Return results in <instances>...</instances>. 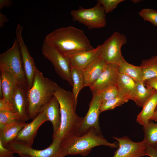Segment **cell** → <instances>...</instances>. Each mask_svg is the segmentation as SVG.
<instances>
[{
  "label": "cell",
  "mask_w": 157,
  "mask_h": 157,
  "mask_svg": "<svg viewBox=\"0 0 157 157\" xmlns=\"http://www.w3.org/2000/svg\"><path fill=\"white\" fill-rule=\"evenodd\" d=\"M43 110L46 112L48 121L51 123L53 133L59 129L60 124L61 117L59 103L54 96L46 105Z\"/></svg>",
  "instance_id": "21"
},
{
  "label": "cell",
  "mask_w": 157,
  "mask_h": 157,
  "mask_svg": "<svg viewBox=\"0 0 157 157\" xmlns=\"http://www.w3.org/2000/svg\"><path fill=\"white\" fill-rule=\"evenodd\" d=\"M147 156L151 157H157V150L151 147H147Z\"/></svg>",
  "instance_id": "37"
},
{
  "label": "cell",
  "mask_w": 157,
  "mask_h": 157,
  "mask_svg": "<svg viewBox=\"0 0 157 157\" xmlns=\"http://www.w3.org/2000/svg\"><path fill=\"white\" fill-rule=\"evenodd\" d=\"M98 92L101 96L102 102L113 99L118 96L116 85Z\"/></svg>",
  "instance_id": "31"
},
{
  "label": "cell",
  "mask_w": 157,
  "mask_h": 157,
  "mask_svg": "<svg viewBox=\"0 0 157 157\" xmlns=\"http://www.w3.org/2000/svg\"><path fill=\"white\" fill-rule=\"evenodd\" d=\"M119 64L107 63L97 80L89 88L92 92L99 91L116 85L119 74Z\"/></svg>",
  "instance_id": "15"
},
{
  "label": "cell",
  "mask_w": 157,
  "mask_h": 157,
  "mask_svg": "<svg viewBox=\"0 0 157 157\" xmlns=\"http://www.w3.org/2000/svg\"><path fill=\"white\" fill-rule=\"evenodd\" d=\"M136 94L133 100L138 106L143 107L151 96L154 89L145 88L143 81L136 82Z\"/></svg>",
  "instance_id": "26"
},
{
  "label": "cell",
  "mask_w": 157,
  "mask_h": 157,
  "mask_svg": "<svg viewBox=\"0 0 157 157\" xmlns=\"http://www.w3.org/2000/svg\"><path fill=\"white\" fill-rule=\"evenodd\" d=\"M140 66L142 71L143 81L157 77V55L142 60Z\"/></svg>",
  "instance_id": "25"
},
{
  "label": "cell",
  "mask_w": 157,
  "mask_h": 157,
  "mask_svg": "<svg viewBox=\"0 0 157 157\" xmlns=\"http://www.w3.org/2000/svg\"><path fill=\"white\" fill-rule=\"evenodd\" d=\"M48 121L45 110L39 113L31 122L27 123L20 131L15 141L24 143L32 147L33 140L40 127Z\"/></svg>",
  "instance_id": "14"
},
{
  "label": "cell",
  "mask_w": 157,
  "mask_h": 157,
  "mask_svg": "<svg viewBox=\"0 0 157 157\" xmlns=\"http://www.w3.org/2000/svg\"><path fill=\"white\" fill-rule=\"evenodd\" d=\"M143 82L145 87L154 89L157 91V77L144 80Z\"/></svg>",
  "instance_id": "35"
},
{
  "label": "cell",
  "mask_w": 157,
  "mask_h": 157,
  "mask_svg": "<svg viewBox=\"0 0 157 157\" xmlns=\"http://www.w3.org/2000/svg\"><path fill=\"white\" fill-rule=\"evenodd\" d=\"M106 63L100 57L83 71L85 80L84 87L86 86L90 87L97 80L104 71Z\"/></svg>",
  "instance_id": "19"
},
{
  "label": "cell",
  "mask_w": 157,
  "mask_h": 157,
  "mask_svg": "<svg viewBox=\"0 0 157 157\" xmlns=\"http://www.w3.org/2000/svg\"><path fill=\"white\" fill-rule=\"evenodd\" d=\"M3 97L11 102L15 90L19 83L16 78L8 71L0 66Z\"/></svg>",
  "instance_id": "18"
},
{
  "label": "cell",
  "mask_w": 157,
  "mask_h": 157,
  "mask_svg": "<svg viewBox=\"0 0 157 157\" xmlns=\"http://www.w3.org/2000/svg\"><path fill=\"white\" fill-rule=\"evenodd\" d=\"M92 97L90 102L88 110L83 119L81 125L74 135L79 136L94 128L101 131L99 121L100 109L102 103L101 96L98 91L92 92Z\"/></svg>",
  "instance_id": "10"
},
{
  "label": "cell",
  "mask_w": 157,
  "mask_h": 157,
  "mask_svg": "<svg viewBox=\"0 0 157 157\" xmlns=\"http://www.w3.org/2000/svg\"><path fill=\"white\" fill-rule=\"evenodd\" d=\"M104 145L111 148H117L116 142H108L101 131L94 128L90 129L85 134L79 136L73 135L61 141L60 154L61 157L68 155H87L93 148Z\"/></svg>",
  "instance_id": "4"
},
{
  "label": "cell",
  "mask_w": 157,
  "mask_h": 157,
  "mask_svg": "<svg viewBox=\"0 0 157 157\" xmlns=\"http://www.w3.org/2000/svg\"><path fill=\"white\" fill-rule=\"evenodd\" d=\"M42 52L44 57L52 63L58 75L72 86L71 75L72 67L68 58L45 40L42 45Z\"/></svg>",
  "instance_id": "7"
},
{
  "label": "cell",
  "mask_w": 157,
  "mask_h": 157,
  "mask_svg": "<svg viewBox=\"0 0 157 157\" xmlns=\"http://www.w3.org/2000/svg\"><path fill=\"white\" fill-rule=\"evenodd\" d=\"M64 54L93 49L83 31L72 26L56 29L44 40Z\"/></svg>",
  "instance_id": "1"
},
{
  "label": "cell",
  "mask_w": 157,
  "mask_h": 157,
  "mask_svg": "<svg viewBox=\"0 0 157 157\" xmlns=\"http://www.w3.org/2000/svg\"><path fill=\"white\" fill-rule=\"evenodd\" d=\"M0 66L10 72L20 84L27 89L19 44L17 38L10 48L0 54Z\"/></svg>",
  "instance_id": "5"
},
{
  "label": "cell",
  "mask_w": 157,
  "mask_h": 157,
  "mask_svg": "<svg viewBox=\"0 0 157 157\" xmlns=\"http://www.w3.org/2000/svg\"><path fill=\"white\" fill-rule=\"evenodd\" d=\"M124 0H98L97 3L103 7L106 13H108L115 9L120 3Z\"/></svg>",
  "instance_id": "32"
},
{
  "label": "cell",
  "mask_w": 157,
  "mask_h": 157,
  "mask_svg": "<svg viewBox=\"0 0 157 157\" xmlns=\"http://www.w3.org/2000/svg\"><path fill=\"white\" fill-rule=\"evenodd\" d=\"M143 126L144 132L143 141L147 147L157 150V123L150 120Z\"/></svg>",
  "instance_id": "24"
},
{
  "label": "cell",
  "mask_w": 157,
  "mask_h": 157,
  "mask_svg": "<svg viewBox=\"0 0 157 157\" xmlns=\"http://www.w3.org/2000/svg\"><path fill=\"white\" fill-rule=\"evenodd\" d=\"M58 86L36 69L32 85L27 91V110L30 119H33L43 111L54 96Z\"/></svg>",
  "instance_id": "3"
},
{
  "label": "cell",
  "mask_w": 157,
  "mask_h": 157,
  "mask_svg": "<svg viewBox=\"0 0 157 157\" xmlns=\"http://www.w3.org/2000/svg\"><path fill=\"white\" fill-rule=\"evenodd\" d=\"M118 142V148L113 157H141L147 156V147L142 141L135 142L128 137H113Z\"/></svg>",
  "instance_id": "11"
},
{
  "label": "cell",
  "mask_w": 157,
  "mask_h": 157,
  "mask_svg": "<svg viewBox=\"0 0 157 157\" xmlns=\"http://www.w3.org/2000/svg\"><path fill=\"white\" fill-rule=\"evenodd\" d=\"M54 96L59 103L61 122L57 131L53 135V139L57 138L61 141L74 135L79 127L83 117L76 113L77 104L72 92L66 91L59 86Z\"/></svg>",
  "instance_id": "2"
},
{
  "label": "cell",
  "mask_w": 157,
  "mask_h": 157,
  "mask_svg": "<svg viewBox=\"0 0 157 157\" xmlns=\"http://www.w3.org/2000/svg\"><path fill=\"white\" fill-rule=\"evenodd\" d=\"M23 27L18 24L15 31L16 38L20 47L24 73L26 78L27 90L32 85L37 67L33 58L23 39L22 32Z\"/></svg>",
  "instance_id": "12"
},
{
  "label": "cell",
  "mask_w": 157,
  "mask_h": 157,
  "mask_svg": "<svg viewBox=\"0 0 157 157\" xmlns=\"http://www.w3.org/2000/svg\"><path fill=\"white\" fill-rule=\"evenodd\" d=\"M102 45H98L90 50L81 51L63 54L69 59L72 68L83 71L100 57Z\"/></svg>",
  "instance_id": "13"
},
{
  "label": "cell",
  "mask_w": 157,
  "mask_h": 157,
  "mask_svg": "<svg viewBox=\"0 0 157 157\" xmlns=\"http://www.w3.org/2000/svg\"><path fill=\"white\" fill-rule=\"evenodd\" d=\"M13 105L10 101L3 97L0 99V110H8L13 112Z\"/></svg>",
  "instance_id": "33"
},
{
  "label": "cell",
  "mask_w": 157,
  "mask_h": 157,
  "mask_svg": "<svg viewBox=\"0 0 157 157\" xmlns=\"http://www.w3.org/2000/svg\"><path fill=\"white\" fill-rule=\"evenodd\" d=\"M13 3V2L10 0H0V10L4 7H8L10 6Z\"/></svg>",
  "instance_id": "36"
},
{
  "label": "cell",
  "mask_w": 157,
  "mask_h": 157,
  "mask_svg": "<svg viewBox=\"0 0 157 157\" xmlns=\"http://www.w3.org/2000/svg\"><path fill=\"white\" fill-rule=\"evenodd\" d=\"M8 21V19L6 16L0 13V28L3 27L5 23Z\"/></svg>",
  "instance_id": "38"
},
{
  "label": "cell",
  "mask_w": 157,
  "mask_h": 157,
  "mask_svg": "<svg viewBox=\"0 0 157 157\" xmlns=\"http://www.w3.org/2000/svg\"><path fill=\"white\" fill-rule=\"evenodd\" d=\"M140 16L144 21H148L154 25L157 26V11L149 8H144L138 13Z\"/></svg>",
  "instance_id": "30"
},
{
  "label": "cell",
  "mask_w": 157,
  "mask_h": 157,
  "mask_svg": "<svg viewBox=\"0 0 157 157\" xmlns=\"http://www.w3.org/2000/svg\"><path fill=\"white\" fill-rule=\"evenodd\" d=\"M27 123L17 120L0 128V141L6 146L14 141L22 129Z\"/></svg>",
  "instance_id": "20"
},
{
  "label": "cell",
  "mask_w": 157,
  "mask_h": 157,
  "mask_svg": "<svg viewBox=\"0 0 157 157\" xmlns=\"http://www.w3.org/2000/svg\"><path fill=\"white\" fill-rule=\"evenodd\" d=\"M20 116L16 112L11 111L0 110V128L17 120Z\"/></svg>",
  "instance_id": "29"
},
{
  "label": "cell",
  "mask_w": 157,
  "mask_h": 157,
  "mask_svg": "<svg viewBox=\"0 0 157 157\" xmlns=\"http://www.w3.org/2000/svg\"><path fill=\"white\" fill-rule=\"evenodd\" d=\"M151 120H154L157 122V109L155 111L154 114L150 119Z\"/></svg>",
  "instance_id": "39"
},
{
  "label": "cell",
  "mask_w": 157,
  "mask_h": 157,
  "mask_svg": "<svg viewBox=\"0 0 157 157\" xmlns=\"http://www.w3.org/2000/svg\"><path fill=\"white\" fill-rule=\"evenodd\" d=\"M127 42V38L124 34L114 32L102 44L100 57L106 63L119 64L125 60L121 49Z\"/></svg>",
  "instance_id": "8"
},
{
  "label": "cell",
  "mask_w": 157,
  "mask_h": 157,
  "mask_svg": "<svg viewBox=\"0 0 157 157\" xmlns=\"http://www.w3.org/2000/svg\"><path fill=\"white\" fill-rule=\"evenodd\" d=\"M27 90L26 88L18 84L15 90L11 101L13 112L19 115V121L24 122L30 119L27 110Z\"/></svg>",
  "instance_id": "16"
},
{
  "label": "cell",
  "mask_w": 157,
  "mask_h": 157,
  "mask_svg": "<svg viewBox=\"0 0 157 157\" xmlns=\"http://www.w3.org/2000/svg\"><path fill=\"white\" fill-rule=\"evenodd\" d=\"M19 155L20 157H30L27 155L22 154H19Z\"/></svg>",
  "instance_id": "40"
},
{
  "label": "cell",
  "mask_w": 157,
  "mask_h": 157,
  "mask_svg": "<svg viewBox=\"0 0 157 157\" xmlns=\"http://www.w3.org/2000/svg\"><path fill=\"white\" fill-rule=\"evenodd\" d=\"M13 152L0 141V157H13Z\"/></svg>",
  "instance_id": "34"
},
{
  "label": "cell",
  "mask_w": 157,
  "mask_h": 157,
  "mask_svg": "<svg viewBox=\"0 0 157 157\" xmlns=\"http://www.w3.org/2000/svg\"><path fill=\"white\" fill-rule=\"evenodd\" d=\"M71 77L73 83V93L75 103L77 104V98L79 92L84 87V76L83 71L72 68Z\"/></svg>",
  "instance_id": "27"
},
{
  "label": "cell",
  "mask_w": 157,
  "mask_h": 157,
  "mask_svg": "<svg viewBox=\"0 0 157 157\" xmlns=\"http://www.w3.org/2000/svg\"><path fill=\"white\" fill-rule=\"evenodd\" d=\"M134 3H138V2H139L141 1L140 0H134L131 1Z\"/></svg>",
  "instance_id": "41"
},
{
  "label": "cell",
  "mask_w": 157,
  "mask_h": 157,
  "mask_svg": "<svg viewBox=\"0 0 157 157\" xmlns=\"http://www.w3.org/2000/svg\"><path fill=\"white\" fill-rule=\"evenodd\" d=\"M129 100V99L127 98L118 95L113 99L103 102L101 105L100 113L106 110L113 109L116 107L121 106L127 102Z\"/></svg>",
  "instance_id": "28"
},
{
  "label": "cell",
  "mask_w": 157,
  "mask_h": 157,
  "mask_svg": "<svg viewBox=\"0 0 157 157\" xmlns=\"http://www.w3.org/2000/svg\"><path fill=\"white\" fill-rule=\"evenodd\" d=\"M61 142L58 139H53L51 144L42 150L35 149L24 143L15 140L8 143L6 146L14 154H23L30 157H61Z\"/></svg>",
  "instance_id": "9"
},
{
  "label": "cell",
  "mask_w": 157,
  "mask_h": 157,
  "mask_svg": "<svg viewBox=\"0 0 157 157\" xmlns=\"http://www.w3.org/2000/svg\"><path fill=\"white\" fill-rule=\"evenodd\" d=\"M116 85L118 95L133 101L136 94V82L131 77L119 73Z\"/></svg>",
  "instance_id": "17"
},
{
  "label": "cell",
  "mask_w": 157,
  "mask_h": 157,
  "mask_svg": "<svg viewBox=\"0 0 157 157\" xmlns=\"http://www.w3.org/2000/svg\"><path fill=\"white\" fill-rule=\"evenodd\" d=\"M70 13L73 21L83 24L89 29L103 28L106 24V13L97 3L89 8L80 6L78 9L71 10Z\"/></svg>",
  "instance_id": "6"
},
{
  "label": "cell",
  "mask_w": 157,
  "mask_h": 157,
  "mask_svg": "<svg viewBox=\"0 0 157 157\" xmlns=\"http://www.w3.org/2000/svg\"><path fill=\"white\" fill-rule=\"evenodd\" d=\"M118 71L130 77L135 82L143 81V75L140 66L130 64L125 60L119 64Z\"/></svg>",
  "instance_id": "23"
},
{
  "label": "cell",
  "mask_w": 157,
  "mask_h": 157,
  "mask_svg": "<svg viewBox=\"0 0 157 157\" xmlns=\"http://www.w3.org/2000/svg\"><path fill=\"white\" fill-rule=\"evenodd\" d=\"M157 105V91L154 89L153 93L137 117V122L144 125L150 120Z\"/></svg>",
  "instance_id": "22"
}]
</instances>
